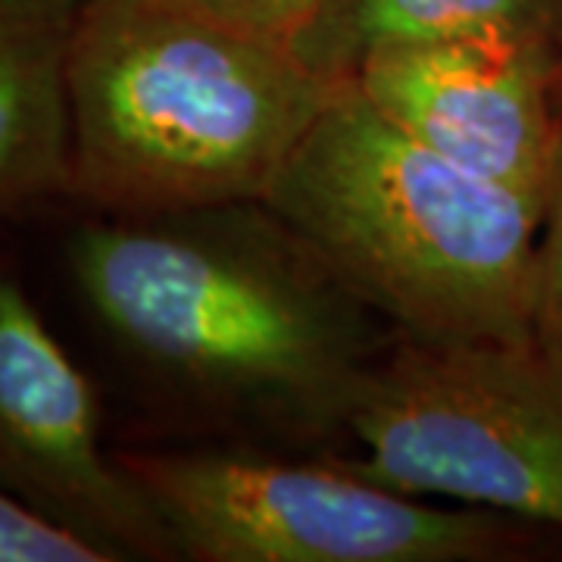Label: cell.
Here are the masks:
<instances>
[{
	"label": "cell",
	"instance_id": "obj_1",
	"mask_svg": "<svg viewBox=\"0 0 562 562\" xmlns=\"http://www.w3.org/2000/svg\"><path fill=\"white\" fill-rule=\"evenodd\" d=\"M69 276L103 331L179 394L303 435L341 431L382 357L372 310L262 203L81 222Z\"/></svg>",
	"mask_w": 562,
	"mask_h": 562
},
{
	"label": "cell",
	"instance_id": "obj_2",
	"mask_svg": "<svg viewBox=\"0 0 562 562\" xmlns=\"http://www.w3.org/2000/svg\"><path fill=\"white\" fill-rule=\"evenodd\" d=\"M344 85L201 0H81L69 201L106 216L260 203Z\"/></svg>",
	"mask_w": 562,
	"mask_h": 562
},
{
	"label": "cell",
	"instance_id": "obj_3",
	"mask_svg": "<svg viewBox=\"0 0 562 562\" xmlns=\"http://www.w3.org/2000/svg\"><path fill=\"white\" fill-rule=\"evenodd\" d=\"M260 203L406 338L538 335L543 198L443 160L353 85L306 132Z\"/></svg>",
	"mask_w": 562,
	"mask_h": 562
},
{
	"label": "cell",
	"instance_id": "obj_4",
	"mask_svg": "<svg viewBox=\"0 0 562 562\" xmlns=\"http://www.w3.org/2000/svg\"><path fill=\"white\" fill-rule=\"evenodd\" d=\"M331 457L413 497L562 531V350L406 338L366 369Z\"/></svg>",
	"mask_w": 562,
	"mask_h": 562
},
{
	"label": "cell",
	"instance_id": "obj_5",
	"mask_svg": "<svg viewBox=\"0 0 562 562\" xmlns=\"http://www.w3.org/2000/svg\"><path fill=\"white\" fill-rule=\"evenodd\" d=\"M191 562H491L538 547V525L413 497L338 460L116 450Z\"/></svg>",
	"mask_w": 562,
	"mask_h": 562
},
{
	"label": "cell",
	"instance_id": "obj_6",
	"mask_svg": "<svg viewBox=\"0 0 562 562\" xmlns=\"http://www.w3.org/2000/svg\"><path fill=\"white\" fill-rule=\"evenodd\" d=\"M0 487L106 562L179 560L140 484L101 441L88 379L0 269Z\"/></svg>",
	"mask_w": 562,
	"mask_h": 562
},
{
	"label": "cell",
	"instance_id": "obj_7",
	"mask_svg": "<svg viewBox=\"0 0 562 562\" xmlns=\"http://www.w3.org/2000/svg\"><path fill=\"white\" fill-rule=\"evenodd\" d=\"M350 85L384 120L465 172L547 198L562 144V50L516 38L401 44Z\"/></svg>",
	"mask_w": 562,
	"mask_h": 562
},
{
	"label": "cell",
	"instance_id": "obj_8",
	"mask_svg": "<svg viewBox=\"0 0 562 562\" xmlns=\"http://www.w3.org/2000/svg\"><path fill=\"white\" fill-rule=\"evenodd\" d=\"M81 0H0V220L69 201V57Z\"/></svg>",
	"mask_w": 562,
	"mask_h": 562
},
{
	"label": "cell",
	"instance_id": "obj_9",
	"mask_svg": "<svg viewBox=\"0 0 562 562\" xmlns=\"http://www.w3.org/2000/svg\"><path fill=\"white\" fill-rule=\"evenodd\" d=\"M457 38H516L562 50V0H325L294 50L322 79L350 81L384 47Z\"/></svg>",
	"mask_w": 562,
	"mask_h": 562
},
{
	"label": "cell",
	"instance_id": "obj_10",
	"mask_svg": "<svg viewBox=\"0 0 562 562\" xmlns=\"http://www.w3.org/2000/svg\"><path fill=\"white\" fill-rule=\"evenodd\" d=\"M0 562H106L76 535L41 519L0 487Z\"/></svg>",
	"mask_w": 562,
	"mask_h": 562
},
{
	"label": "cell",
	"instance_id": "obj_11",
	"mask_svg": "<svg viewBox=\"0 0 562 562\" xmlns=\"http://www.w3.org/2000/svg\"><path fill=\"white\" fill-rule=\"evenodd\" d=\"M538 335L562 350V144L547 184L538 241Z\"/></svg>",
	"mask_w": 562,
	"mask_h": 562
},
{
	"label": "cell",
	"instance_id": "obj_12",
	"mask_svg": "<svg viewBox=\"0 0 562 562\" xmlns=\"http://www.w3.org/2000/svg\"><path fill=\"white\" fill-rule=\"evenodd\" d=\"M201 3L206 10L220 13L222 20L294 44L325 0H201Z\"/></svg>",
	"mask_w": 562,
	"mask_h": 562
}]
</instances>
